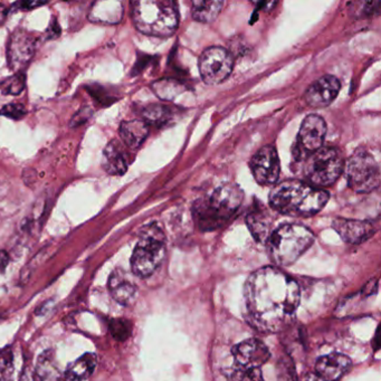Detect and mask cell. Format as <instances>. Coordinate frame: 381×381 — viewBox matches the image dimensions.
<instances>
[{
    "instance_id": "cell-5",
    "label": "cell",
    "mask_w": 381,
    "mask_h": 381,
    "mask_svg": "<svg viewBox=\"0 0 381 381\" xmlns=\"http://www.w3.org/2000/svg\"><path fill=\"white\" fill-rule=\"evenodd\" d=\"M315 242V235L302 225L286 224L276 228L267 239L269 255L280 267H290Z\"/></svg>"
},
{
    "instance_id": "cell-23",
    "label": "cell",
    "mask_w": 381,
    "mask_h": 381,
    "mask_svg": "<svg viewBox=\"0 0 381 381\" xmlns=\"http://www.w3.org/2000/svg\"><path fill=\"white\" fill-rule=\"evenodd\" d=\"M246 223L255 241H258V243L267 242L271 235V219L267 212L255 209L254 212H251L246 218Z\"/></svg>"
},
{
    "instance_id": "cell-33",
    "label": "cell",
    "mask_w": 381,
    "mask_h": 381,
    "mask_svg": "<svg viewBox=\"0 0 381 381\" xmlns=\"http://www.w3.org/2000/svg\"><path fill=\"white\" fill-rule=\"evenodd\" d=\"M91 115L92 111L88 109V108L81 110V111L72 119L71 125H72V127H79V124H83L84 122L88 121V118H90Z\"/></svg>"
},
{
    "instance_id": "cell-25",
    "label": "cell",
    "mask_w": 381,
    "mask_h": 381,
    "mask_svg": "<svg viewBox=\"0 0 381 381\" xmlns=\"http://www.w3.org/2000/svg\"><path fill=\"white\" fill-rule=\"evenodd\" d=\"M143 118H145V123L155 124V125H160V124L166 123L170 118H171V112L168 109V106H153L145 108L143 111Z\"/></svg>"
},
{
    "instance_id": "cell-16",
    "label": "cell",
    "mask_w": 381,
    "mask_h": 381,
    "mask_svg": "<svg viewBox=\"0 0 381 381\" xmlns=\"http://www.w3.org/2000/svg\"><path fill=\"white\" fill-rule=\"evenodd\" d=\"M352 366L350 358L341 354H330L318 359L315 375L322 381H336L345 375Z\"/></svg>"
},
{
    "instance_id": "cell-29",
    "label": "cell",
    "mask_w": 381,
    "mask_h": 381,
    "mask_svg": "<svg viewBox=\"0 0 381 381\" xmlns=\"http://www.w3.org/2000/svg\"><path fill=\"white\" fill-rule=\"evenodd\" d=\"M14 354L10 348L0 351V381H12L14 379Z\"/></svg>"
},
{
    "instance_id": "cell-24",
    "label": "cell",
    "mask_w": 381,
    "mask_h": 381,
    "mask_svg": "<svg viewBox=\"0 0 381 381\" xmlns=\"http://www.w3.org/2000/svg\"><path fill=\"white\" fill-rule=\"evenodd\" d=\"M224 1H194L193 3V19L199 23H205L209 24L212 23L217 19V16L221 14L223 7H224Z\"/></svg>"
},
{
    "instance_id": "cell-19",
    "label": "cell",
    "mask_w": 381,
    "mask_h": 381,
    "mask_svg": "<svg viewBox=\"0 0 381 381\" xmlns=\"http://www.w3.org/2000/svg\"><path fill=\"white\" fill-rule=\"evenodd\" d=\"M36 381H65V372L62 371L52 350L44 351L37 359L35 369Z\"/></svg>"
},
{
    "instance_id": "cell-2",
    "label": "cell",
    "mask_w": 381,
    "mask_h": 381,
    "mask_svg": "<svg viewBox=\"0 0 381 381\" xmlns=\"http://www.w3.org/2000/svg\"><path fill=\"white\" fill-rule=\"evenodd\" d=\"M269 205L283 215L312 216L329 200V193L301 180H285L269 193Z\"/></svg>"
},
{
    "instance_id": "cell-17",
    "label": "cell",
    "mask_w": 381,
    "mask_h": 381,
    "mask_svg": "<svg viewBox=\"0 0 381 381\" xmlns=\"http://www.w3.org/2000/svg\"><path fill=\"white\" fill-rule=\"evenodd\" d=\"M130 164V157L125 145L113 140L104 149L102 158V167L106 173L113 175H122L125 173Z\"/></svg>"
},
{
    "instance_id": "cell-8",
    "label": "cell",
    "mask_w": 381,
    "mask_h": 381,
    "mask_svg": "<svg viewBox=\"0 0 381 381\" xmlns=\"http://www.w3.org/2000/svg\"><path fill=\"white\" fill-rule=\"evenodd\" d=\"M349 187L357 193H370L380 185V171L375 158L366 151L351 156L345 164Z\"/></svg>"
},
{
    "instance_id": "cell-18",
    "label": "cell",
    "mask_w": 381,
    "mask_h": 381,
    "mask_svg": "<svg viewBox=\"0 0 381 381\" xmlns=\"http://www.w3.org/2000/svg\"><path fill=\"white\" fill-rule=\"evenodd\" d=\"M109 290L113 299L122 306H129L136 297V285L125 278L121 269H115L110 276Z\"/></svg>"
},
{
    "instance_id": "cell-10",
    "label": "cell",
    "mask_w": 381,
    "mask_h": 381,
    "mask_svg": "<svg viewBox=\"0 0 381 381\" xmlns=\"http://www.w3.org/2000/svg\"><path fill=\"white\" fill-rule=\"evenodd\" d=\"M37 40L25 29H16L10 35L7 47V60L15 73H24L36 51Z\"/></svg>"
},
{
    "instance_id": "cell-28",
    "label": "cell",
    "mask_w": 381,
    "mask_h": 381,
    "mask_svg": "<svg viewBox=\"0 0 381 381\" xmlns=\"http://www.w3.org/2000/svg\"><path fill=\"white\" fill-rule=\"evenodd\" d=\"M26 85L25 73H15L0 84V91L5 95H19Z\"/></svg>"
},
{
    "instance_id": "cell-13",
    "label": "cell",
    "mask_w": 381,
    "mask_h": 381,
    "mask_svg": "<svg viewBox=\"0 0 381 381\" xmlns=\"http://www.w3.org/2000/svg\"><path fill=\"white\" fill-rule=\"evenodd\" d=\"M233 357L241 368H260L269 361L271 354L264 342L248 339L233 349Z\"/></svg>"
},
{
    "instance_id": "cell-4",
    "label": "cell",
    "mask_w": 381,
    "mask_h": 381,
    "mask_svg": "<svg viewBox=\"0 0 381 381\" xmlns=\"http://www.w3.org/2000/svg\"><path fill=\"white\" fill-rule=\"evenodd\" d=\"M136 29L155 37H169L179 25L177 3L171 0H140L131 3Z\"/></svg>"
},
{
    "instance_id": "cell-1",
    "label": "cell",
    "mask_w": 381,
    "mask_h": 381,
    "mask_svg": "<svg viewBox=\"0 0 381 381\" xmlns=\"http://www.w3.org/2000/svg\"><path fill=\"white\" fill-rule=\"evenodd\" d=\"M244 297L248 323L262 332H278L295 315L299 288L278 267H262L247 278Z\"/></svg>"
},
{
    "instance_id": "cell-12",
    "label": "cell",
    "mask_w": 381,
    "mask_h": 381,
    "mask_svg": "<svg viewBox=\"0 0 381 381\" xmlns=\"http://www.w3.org/2000/svg\"><path fill=\"white\" fill-rule=\"evenodd\" d=\"M327 134V124L319 115L310 114L303 120L297 136V147L303 156L309 155L322 148Z\"/></svg>"
},
{
    "instance_id": "cell-15",
    "label": "cell",
    "mask_w": 381,
    "mask_h": 381,
    "mask_svg": "<svg viewBox=\"0 0 381 381\" xmlns=\"http://www.w3.org/2000/svg\"><path fill=\"white\" fill-rule=\"evenodd\" d=\"M333 228L345 242L360 244L375 234L376 230L370 221L336 218L333 221Z\"/></svg>"
},
{
    "instance_id": "cell-14",
    "label": "cell",
    "mask_w": 381,
    "mask_h": 381,
    "mask_svg": "<svg viewBox=\"0 0 381 381\" xmlns=\"http://www.w3.org/2000/svg\"><path fill=\"white\" fill-rule=\"evenodd\" d=\"M341 84L339 79L332 75H324L310 85L306 90V103L312 108L322 109L332 103L339 94Z\"/></svg>"
},
{
    "instance_id": "cell-21",
    "label": "cell",
    "mask_w": 381,
    "mask_h": 381,
    "mask_svg": "<svg viewBox=\"0 0 381 381\" xmlns=\"http://www.w3.org/2000/svg\"><path fill=\"white\" fill-rule=\"evenodd\" d=\"M123 16V7L119 1H99L90 12V21L102 24H118Z\"/></svg>"
},
{
    "instance_id": "cell-32",
    "label": "cell",
    "mask_w": 381,
    "mask_h": 381,
    "mask_svg": "<svg viewBox=\"0 0 381 381\" xmlns=\"http://www.w3.org/2000/svg\"><path fill=\"white\" fill-rule=\"evenodd\" d=\"M25 114H26V110L21 104H7L6 106H3V109L0 110V115L12 119V120L23 119Z\"/></svg>"
},
{
    "instance_id": "cell-9",
    "label": "cell",
    "mask_w": 381,
    "mask_h": 381,
    "mask_svg": "<svg viewBox=\"0 0 381 381\" xmlns=\"http://www.w3.org/2000/svg\"><path fill=\"white\" fill-rule=\"evenodd\" d=\"M233 67V55L224 47H209L199 58L200 76L208 85L224 82Z\"/></svg>"
},
{
    "instance_id": "cell-26",
    "label": "cell",
    "mask_w": 381,
    "mask_h": 381,
    "mask_svg": "<svg viewBox=\"0 0 381 381\" xmlns=\"http://www.w3.org/2000/svg\"><path fill=\"white\" fill-rule=\"evenodd\" d=\"M351 15L357 19H366L371 16L378 15L380 12L379 1H356L349 3Z\"/></svg>"
},
{
    "instance_id": "cell-3",
    "label": "cell",
    "mask_w": 381,
    "mask_h": 381,
    "mask_svg": "<svg viewBox=\"0 0 381 381\" xmlns=\"http://www.w3.org/2000/svg\"><path fill=\"white\" fill-rule=\"evenodd\" d=\"M244 200V193L235 184L216 188L210 196L200 198L193 206V215L200 230H215L235 216Z\"/></svg>"
},
{
    "instance_id": "cell-30",
    "label": "cell",
    "mask_w": 381,
    "mask_h": 381,
    "mask_svg": "<svg viewBox=\"0 0 381 381\" xmlns=\"http://www.w3.org/2000/svg\"><path fill=\"white\" fill-rule=\"evenodd\" d=\"M110 332L118 341H125L131 336L132 325L125 319H113L109 323Z\"/></svg>"
},
{
    "instance_id": "cell-35",
    "label": "cell",
    "mask_w": 381,
    "mask_h": 381,
    "mask_svg": "<svg viewBox=\"0 0 381 381\" xmlns=\"http://www.w3.org/2000/svg\"><path fill=\"white\" fill-rule=\"evenodd\" d=\"M10 255L6 251H0V271H5L10 264Z\"/></svg>"
},
{
    "instance_id": "cell-27",
    "label": "cell",
    "mask_w": 381,
    "mask_h": 381,
    "mask_svg": "<svg viewBox=\"0 0 381 381\" xmlns=\"http://www.w3.org/2000/svg\"><path fill=\"white\" fill-rule=\"evenodd\" d=\"M152 88L158 97L162 100H171L173 97H177L182 92V85L173 79H161L152 85Z\"/></svg>"
},
{
    "instance_id": "cell-20",
    "label": "cell",
    "mask_w": 381,
    "mask_h": 381,
    "mask_svg": "<svg viewBox=\"0 0 381 381\" xmlns=\"http://www.w3.org/2000/svg\"><path fill=\"white\" fill-rule=\"evenodd\" d=\"M149 134L148 124L143 120H131L122 122L120 127V136L124 145L129 149L139 148Z\"/></svg>"
},
{
    "instance_id": "cell-36",
    "label": "cell",
    "mask_w": 381,
    "mask_h": 381,
    "mask_svg": "<svg viewBox=\"0 0 381 381\" xmlns=\"http://www.w3.org/2000/svg\"><path fill=\"white\" fill-rule=\"evenodd\" d=\"M8 15V10L3 6V3H0V25H3L7 19Z\"/></svg>"
},
{
    "instance_id": "cell-7",
    "label": "cell",
    "mask_w": 381,
    "mask_h": 381,
    "mask_svg": "<svg viewBox=\"0 0 381 381\" xmlns=\"http://www.w3.org/2000/svg\"><path fill=\"white\" fill-rule=\"evenodd\" d=\"M345 158L339 149L322 147L310 153L304 164V175L317 188L332 186L345 170Z\"/></svg>"
},
{
    "instance_id": "cell-37",
    "label": "cell",
    "mask_w": 381,
    "mask_h": 381,
    "mask_svg": "<svg viewBox=\"0 0 381 381\" xmlns=\"http://www.w3.org/2000/svg\"><path fill=\"white\" fill-rule=\"evenodd\" d=\"M304 381H322L317 375H309Z\"/></svg>"
},
{
    "instance_id": "cell-11",
    "label": "cell",
    "mask_w": 381,
    "mask_h": 381,
    "mask_svg": "<svg viewBox=\"0 0 381 381\" xmlns=\"http://www.w3.org/2000/svg\"><path fill=\"white\" fill-rule=\"evenodd\" d=\"M249 167L255 180L260 185H274L278 182L281 170L275 147L269 145L260 149L256 155L251 158Z\"/></svg>"
},
{
    "instance_id": "cell-6",
    "label": "cell",
    "mask_w": 381,
    "mask_h": 381,
    "mask_svg": "<svg viewBox=\"0 0 381 381\" xmlns=\"http://www.w3.org/2000/svg\"><path fill=\"white\" fill-rule=\"evenodd\" d=\"M166 256V237L156 224L143 227L131 258L134 275L148 278L160 267Z\"/></svg>"
},
{
    "instance_id": "cell-22",
    "label": "cell",
    "mask_w": 381,
    "mask_h": 381,
    "mask_svg": "<svg viewBox=\"0 0 381 381\" xmlns=\"http://www.w3.org/2000/svg\"><path fill=\"white\" fill-rule=\"evenodd\" d=\"M97 362V356L88 352L67 366L65 377L71 381L85 380L93 373Z\"/></svg>"
},
{
    "instance_id": "cell-34",
    "label": "cell",
    "mask_w": 381,
    "mask_h": 381,
    "mask_svg": "<svg viewBox=\"0 0 381 381\" xmlns=\"http://www.w3.org/2000/svg\"><path fill=\"white\" fill-rule=\"evenodd\" d=\"M45 3H38V1H21L16 3L15 6L19 7L21 10H32L36 7L42 6Z\"/></svg>"
},
{
    "instance_id": "cell-31",
    "label": "cell",
    "mask_w": 381,
    "mask_h": 381,
    "mask_svg": "<svg viewBox=\"0 0 381 381\" xmlns=\"http://www.w3.org/2000/svg\"><path fill=\"white\" fill-rule=\"evenodd\" d=\"M228 381H263L260 368H241L232 372Z\"/></svg>"
}]
</instances>
